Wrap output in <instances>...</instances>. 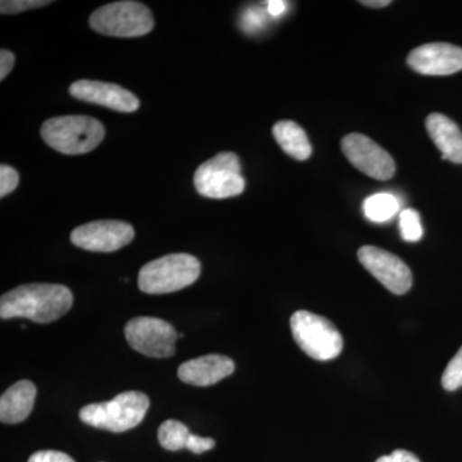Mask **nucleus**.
I'll use <instances>...</instances> for the list:
<instances>
[{"mask_svg": "<svg viewBox=\"0 0 462 462\" xmlns=\"http://www.w3.org/2000/svg\"><path fill=\"white\" fill-rule=\"evenodd\" d=\"M74 303L71 291L62 284L21 285L3 294L0 300V318H23L29 320L48 324L62 318Z\"/></svg>", "mask_w": 462, "mask_h": 462, "instance_id": "f257e3e1", "label": "nucleus"}, {"mask_svg": "<svg viewBox=\"0 0 462 462\" xmlns=\"http://www.w3.org/2000/svg\"><path fill=\"white\" fill-rule=\"evenodd\" d=\"M102 123L89 116H60L50 118L42 126V138L63 154H84L98 147L105 139Z\"/></svg>", "mask_w": 462, "mask_h": 462, "instance_id": "f03ea898", "label": "nucleus"}, {"mask_svg": "<svg viewBox=\"0 0 462 462\" xmlns=\"http://www.w3.org/2000/svg\"><path fill=\"white\" fill-rule=\"evenodd\" d=\"M147 394L138 391L124 392L107 402L91 403L80 410V419L90 427L123 433L133 430L147 415Z\"/></svg>", "mask_w": 462, "mask_h": 462, "instance_id": "7ed1b4c3", "label": "nucleus"}, {"mask_svg": "<svg viewBox=\"0 0 462 462\" xmlns=\"http://www.w3.org/2000/svg\"><path fill=\"white\" fill-rule=\"evenodd\" d=\"M199 258L187 254H167L151 261L139 272V289L147 294H167L199 281Z\"/></svg>", "mask_w": 462, "mask_h": 462, "instance_id": "20e7f679", "label": "nucleus"}, {"mask_svg": "<svg viewBox=\"0 0 462 462\" xmlns=\"http://www.w3.org/2000/svg\"><path fill=\"white\" fill-rule=\"evenodd\" d=\"M291 329L300 348L318 361L338 357L343 338L333 322L309 311H297L291 318Z\"/></svg>", "mask_w": 462, "mask_h": 462, "instance_id": "39448f33", "label": "nucleus"}, {"mask_svg": "<svg viewBox=\"0 0 462 462\" xmlns=\"http://www.w3.org/2000/svg\"><path fill=\"white\" fill-rule=\"evenodd\" d=\"M91 29L115 38H136L153 30L152 12L139 2H116L103 5L89 18Z\"/></svg>", "mask_w": 462, "mask_h": 462, "instance_id": "423d86ee", "label": "nucleus"}, {"mask_svg": "<svg viewBox=\"0 0 462 462\" xmlns=\"http://www.w3.org/2000/svg\"><path fill=\"white\" fill-rule=\"evenodd\" d=\"M240 170L239 157L231 152H223L197 169L194 187L206 199H224L239 196L245 188Z\"/></svg>", "mask_w": 462, "mask_h": 462, "instance_id": "0eeeda50", "label": "nucleus"}, {"mask_svg": "<svg viewBox=\"0 0 462 462\" xmlns=\"http://www.w3.org/2000/svg\"><path fill=\"white\" fill-rule=\"evenodd\" d=\"M125 337L129 346L139 354L167 358L175 354V343L180 338V334L162 319L141 316L127 322Z\"/></svg>", "mask_w": 462, "mask_h": 462, "instance_id": "6e6552de", "label": "nucleus"}, {"mask_svg": "<svg viewBox=\"0 0 462 462\" xmlns=\"http://www.w3.org/2000/svg\"><path fill=\"white\" fill-rule=\"evenodd\" d=\"M342 151L356 169L376 180H389L396 173V163L391 154L363 134L345 136Z\"/></svg>", "mask_w": 462, "mask_h": 462, "instance_id": "1a4fd4ad", "label": "nucleus"}, {"mask_svg": "<svg viewBox=\"0 0 462 462\" xmlns=\"http://www.w3.org/2000/svg\"><path fill=\"white\" fill-rule=\"evenodd\" d=\"M135 231L124 221L100 220L81 225L71 233V242L76 247L90 252L118 251L133 242Z\"/></svg>", "mask_w": 462, "mask_h": 462, "instance_id": "9d476101", "label": "nucleus"}, {"mask_svg": "<svg viewBox=\"0 0 462 462\" xmlns=\"http://www.w3.org/2000/svg\"><path fill=\"white\" fill-rule=\"evenodd\" d=\"M357 256L365 269L392 293L401 296L411 289L412 273L396 254L373 245H365L358 249Z\"/></svg>", "mask_w": 462, "mask_h": 462, "instance_id": "9b49d317", "label": "nucleus"}, {"mask_svg": "<svg viewBox=\"0 0 462 462\" xmlns=\"http://www.w3.org/2000/svg\"><path fill=\"white\" fill-rule=\"evenodd\" d=\"M407 63L421 75H452L462 69V50L446 42H431L413 50Z\"/></svg>", "mask_w": 462, "mask_h": 462, "instance_id": "f8f14e48", "label": "nucleus"}, {"mask_svg": "<svg viewBox=\"0 0 462 462\" xmlns=\"http://www.w3.org/2000/svg\"><path fill=\"white\" fill-rule=\"evenodd\" d=\"M69 94L76 99L126 114L135 112L141 106L132 91L124 89L120 85L102 81H76L69 87Z\"/></svg>", "mask_w": 462, "mask_h": 462, "instance_id": "ddd939ff", "label": "nucleus"}, {"mask_svg": "<svg viewBox=\"0 0 462 462\" xmlns=\"http://www.w3.org/2000/svg\"><path fill=\"white\" fill-rule=\"evenodd\" d=\"M236 370V364L224 355H206L193 358L179 366L181 382L196 387H209L227 378Z\"/></svg>", "mask_w": 462, "mask_h": 462, "instance_id": "4468645a", "label": "nucleus"}, {"mask_svg": "<svg viewBox=\"0 0 462 462\" xmlns=\"http://www.w3.org/2000/svg\"><path fill=\"white\" fill-rule=\"evenodd\" d=\"M35 385L30 380H20L9 387L0 398V420L18 424L29 418L36 400Z\"/></svg>", "mask_w": 462, "mask_h": 462, "instance_id": "2eb2a0df", "label": "nucleus"}, {"mask_svg": "<svg viewBox=\"0 0 462 462\" xmlns=\"http://www.w3.org/2000/svg\"><path fill=\"white\" fill-rule=\"evenodd\" d=\"M427 130L442 153V160L462 163V132L451 118L431 114L427 118Z\"/></svg>", "mask_w": 462, "mask_h": 462, "instance_id": "dca6fc26", "label": "nucleus"}, {"mask_svg": "<svg viewBox=\"0 0 462 462\" xmlns=\"http://www.w3.org/2000/svg\"><path fill=\"white\" fill-rule=\"evenodd\" d=\"M273 134L282 151L294 160L306 161L311 157L312 147L305 130L293 121H279Z\"/></svg>", "mask_w": 462, "mask_h": 462, "instance_id": "f3484780", "label": "nucleus"}, {"mask_svg": "<svg viewBox=\"0 0 462 462\" xmlns=\"http://www.w3.org/2000/svg\"><path fill=\"white\" fill-rule=\"evenodd\" d=\"M400 202L393 194L378 193L364 202V214L373 223H387L397 215Z\"/></svg>", "mask_w": 462, "mask_h": 462, "instance_id": "a211bd4d", "label": "nucleus"}, {"mask_svg": "<svg viewBox=\"0 0 462 462\" xmlns=\"http://www.w3.org/2000/svg\"><path fill=\"white\" fill-rule=\"evenodd\" d=\"M191 433L187 425L178 420H166L158 430L160 445L167 451L187 448Z\"/></svg>", "mask_w": 462, "mask_h": 462, "instance_id": "6ab92c4d", "label": "nucleus"}, {"mask_svg": "<svg viewBox=\"0 0 462 462\" xmlns=\"http://www.w3.org/2000/svg\"><path fill=\"white\" fill-rule=\"evenodd\" d=\"M401 236L406 242H419L422 236L420 215L412 208L403 209L400 215Z\"/></svg>", "mask_w": 462, "mask_h": 462, "instance_id": "aec40b11", "label": "nucleus"}, {"mask_svg": "<svg viewBox=\"0 0 462 462\" xmlns=\"http://www.w3.org/2000/svg\"><path fill=\"white\" fill-rule=\"evenodd\" d=\"M442 385L446 391L454 392L462 387V346L455 357L447 365L442 375Z\"/></svg>", "mask_w": 462, "mask_h": 462, "instance_id": "412c9836", "label": "nucleus"}, {"mask_svg": "<svg viewBox=\"0 0 462 462\" xmlns=\"http://www.w3.org/2000/svg\"><path fill=\"white\" fill-rule=\"evenodd\" d=\"M48 5H51V2H45V0H3L0 3V12H2V14H16L30 11V9L45 7Z\"/></svg>", "mask_w": 462, "mask_h": 462, "instance_id": "4be33fe9", "label": "nucleus"}, {"mask_svg": "<svg viewBox=\"0 0 462 462\" xmlns=\"http://www.w3.org/2000/svg\"><path fill=\"white\" fill-rule=\"evenodd\" d=\"M264 23H266V14H264L263 8L258 7L248 8L243 14L242 20H240L242 29L248 33L256 32L263 29Z\"/></svg>", "mask_w": 462, "mask_h": 462, "instance_id": "5701e85b", "label": "nucleus"}, {"mask_svg": "<svg viewBox=\"0 0 462 462\" xmlns=\"http://www.w3.org/2000/svg\"><path fill=\"white\" fill-rule=\"evenodd\" d=\"M18 182H20V176H18V172L14 167L0 166V197L2 199L16 189Z\"/></svg>", "mask_w": 462, "mask_h": 462, "instance_id": "b1692460", "label": "nucleus"}, {"mask_svg": "<svg viewBox=\"0 0 462 462\" xmlns=\"http://www.w3.org/2000/svg\"><path fill=\"white\" fill-rule=\"evenodd\" d=\"M214 447L215 440L212 439V438L199 437L196 436V434H191L187 449H189L193 454L199 455L203 454V452L209 451V449L214 448Z\"/></svg>", "mask_w": 462, "mask_h": 462, "instance_id": "393cba45", "label": "nucleus"}, {"mask_svg": "<svg viewBox=\"0 0 462 462\" xmlns=\"http://www.w3.org/2000/svg\"><path fill=\"white\" fill-rule=\"evenodd\" d=\"M29 462H75L69 455L60 451H39L29 458Z\"/></svg>", "mask_w": 462, "mask_h": 462, "instance_id": "a878e982", "label": "nucleus"}, {"mask_svg": "<svg viewBox=\"0 0 462 462\" xmlns=\"http://www.w3.org/2000/svg\"><path fill=\"white\" fill-rule=\"evenodd\" d=\"M375 462H420L418 456L412 452L404 451V449H396L391 455L382 456Z\"/></svg>", "mask_w": 462, "mask_h": 462, "instance_id": "bb28decb", "label": "nucleus"}, {"mask_svg": "<svg viewBox=\"0 0 462 462\" xmlns=\"http://www.w3.org/2000/svg\"><path fill=\"white\" fill-rule=\"evenodd\" d=\"M14 60H16V57L12 51H0V80H5L11 69H14Z\"/></svg>", "mask_w": 462, "mask_h": 462, "instance_id": "cd10ccee", "label": "nucleus"}, {"mask_svg": "<svg viewBox=\"0 0 462 462\" xmlns=\"http://www.w3.org/2000/svg\"><path fill=\"white\" fill-rule=\"evenodd\" d=\"M287 11V2L282 0H272L267 2V14L272 17H281Z\"/></svg>", "mask_w": 462, "mask_h": 462, "instance_id": "c85d7f7f", "label": "nucleus"}, {"mask_svg": "<svg viewBox=\"0 0 462 462\" xmlns=\"http://www.w3.org/2000/svg\"><path fill=\"white\" fill-rule=\"evenodd\" d=\"M361 5H366V7L372 8H383L387 7L391 5V0H367V2H360Z\"/></svg>", "mask_w": 462, "mask_h": 462, "instance_id": "c756f323", "label": "nucleus"}]
</instances>
